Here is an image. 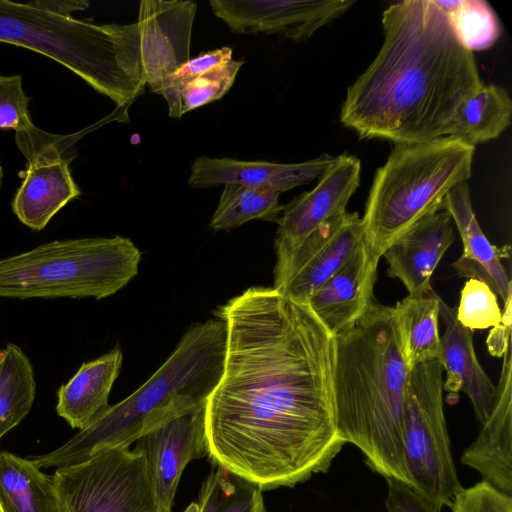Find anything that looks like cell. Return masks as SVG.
I'll return each mask as SVG.
<instances>
[{
	"label": "cell",
	"mask_w": 512,
	"mask_h": 512,
	"mask_svg": "<svg viewBox=\"0 0 512 512\" xmlns=\"http://www.w3.org/2000/svg\"><path fill=\"white\" fill-rule=\"evenodd\" d=\"M223 372L205 403L208 457L262 491L326 472L345 442L333 404L335 337L308 303L252 287L215 311Z\"/></svg>",
	"instance_id": "6da1fadb"
},
{
	"label": "cell",
	"mask_w": 512,
	"mask_h": 512,
	"mask_svg": "<svg viewBox=\"0 0 512 512\" xmlns=\"http://www.w3.org/2000/svg\"><path fill=\"white\" fill-rule=\"evenodd\" d=\"M383 43L346 92L340 121L360 139L414 144L448 135L484 83L473 53L433 0H405L382 16Z\"/></svg>",
	"instance_id": "7a4b0ae2"
},
{
	"label": "cell",
	"mask_w": 512,
	"mask_h": 512,
	"mask_svg": "<svg viewBox=\"0 0 512 512\" xmlns=\"http://www.w3.org/2000/svg\"><path fill=\"white\" fill-rule=\"evenodd\" d=\"M334 337L333 404L339 436L362 452L373 471L411 485L403 449L409 368L393 307L376 302Z\"/></svg>",
	"instance_id": "3957f363"
},
{
	"label": "cell",
	"mask_w": 512,
	"mask_h": 512,
	"mask_svg": "<svg viewBox=\"0 0 512 512\" xmlns=\"http://www.w3.org/2000/svg\"><path fill=\"white\" fill-rule=\"evenodd\" d=\"M226 326L193 324L167 360L135 392L109 406L64 445L34 460L40 468L80 463L113 447H129L165 421L206 402L223 372Z\"/></svg>",
	"instance_id": "277c9868"
},
{
	"label": "cell",
	"mask_w": 512,
	"mask_h": 512,
	"mask_svg": "<svg viewBox=\"0 0 512 512\" xmlns=\"http://www.w3.org/2000/svg\"><path fill=\"white\" fill-rule=\"evenodd\" d=\"M0 42L53 59L125 110L145 92L137 22L96 25L38 1L0 0Z\"/></svg>",
	"instance_id": "5b68a950"
},
{
	"label": "cell",
	"mask_w": 512,
	"mask_h": 512,
	"mask_svg": "<svg viewBox=\"0 0 512 512\" xmlns=\"http://www.w3.org/2000/svg\"><path fill=\"white\" fill-rule=\"evenodd\" d=\"M475 147L444 136L395 144L373 179L362 220L372 259L423 217L442 209L448 192L471 177Z\"/></svg>",
	"instance_id": "8992f818"
},
{
	"label": "cell",
	"mask_w": 512,
	"mask_h": 512,
	"mask_svg": "<svg viewBox=\"0 0 512 512\" xmlns=\"http://www.w3.org/2000/svg\"><path fill=\"white\" fill-rule=\"evenodd\" d=\"M141 252L126 237L53 241L0 259V297L106 298L138 273Z\"/></svg>",
	"instance_id": "52a82bcc"
},
{
	"label": "cell",
	"mask_w": 512,
	"mask_h": 512,
	"mask_svg": "<svg viewBox=\"0 0 512 512\" xmlns=\"http://www.w3.org/2000/svg\"><path fill=\"white\" fill-rule=\"evenodd\" d=\"M437 359L409 370L403 406V449L411 485L439 508L462 487L452 459Z\"/></svg>",
	"instance_id": "ba28073f"
},
{
	"label": "cell",
	"mask_w": 512,
	"mask_h": 512,
	"mask_svg": "<svg viewBox=\"0 0 512 512\" xmlns=\"http://www.w3.org/2000/svg\"><path fill=\"white\" fill-rule=\"evenodd\" d=\"M62 512H165L143 453L118 446L52 475Z\"/></svg>",
	"instance_id": "9c48e42d"
},
{
	"label": "cell",
	"mask_w": 512,
	"mask_h": 512,
	"mask_svg": "<svg viewBox=\"0 0 512 512\" xmlns=\"http://www.w3.org/2000/svg\"><path fill=\"white\" fill-rule=\"evenodd\" d=\"M362 240V220L357 212L345 211L330 218L290 255L276 261L273 288L296 302L307 303Z\"/></svg>",
	"instance_id": "30bf717a"
},
{
	"label": "cell",
	"mask_w": 512,
	"mask_h": 512,
	"mask_svg": "<svg viewBox=\"0 0 512 512\" xmlns=\"http://www.w3.org/2000/svg\"><path fill=\"white\" fill-rule=\"evenodd\" d=\"M352 0H210L214 15L237 34L280 35L296 42L346 13Z\"/></svg>",
	"instance_id": "8fae6325"
},
{
	"label": "cell",
	"mask_w": 512,
	"mask_h": 512,
	"mask_svg": "<svg viewBox=\"0 0 512 512\" xmlns=\"http://www.w3.org/2000/svg\"><path fill=\"white\" fill-rule=\"evenodd\" d=\"M360 160L347 154L335 157L317 185L284 206L274 242L276 261L290 255L320 225L346 211L360 184Z\"/></svg>",
	"instance_id": "7c38bea8"
},
{
	"label": "cell",
	"mask_w": 512,
	"mask_h": 512,
	"mask_svg": "<svg viewBox=\"0 0 512 512\" xmlns=\"http://www.w3.org/2000/svg\"><path fill=\"white\" fill-rule=\"evenodd\" d=\"M197 5L187 0H142L138 28L146 85L159 93L163 82L190 60Z\"/></svg>",
	"instance_id": "4fadbf2b"
},
{
	"label": "cell",
	"mask_w": 512,
	"mask_h": 512,
	"mask_svg": "<svg viewBox=\"0 0 512 512\" xmlns=\"http://www.w3.org/2000/svg\"><path fill=\"white\" fill-rule=\"evenodd\" d=\"M205 403L165 421L135 441L134 448L141 451L146 459L165 512H171L174 495L186 465L192 460L208 456Z\"/></svg>",
	"instance_id": "5bb4252c"
},
{
	"label": "cell",
	"mask_w": 512,
	"mask_h": 512,
	"mask_svg": "<svg viewBox=\"0 0 512 512\" xmlns=\"http://www.w3.org/2000/svg\"><path fill=\"white\" fill-rule=\"evenodd\" d=\"M75 135H66L56 144L27 160L23 181L13 201L17 218L33 230H42L68 202L80 195L69 163L75 156Z\"/></svg>",
	"instance_id": "9a60e30c"
},
{
	"label": "cell",
	"mask_w": 512,
	"mask_h": 512,
	"mask_svg": "<svg viewBox=\"0 0 512 512\" xmlns=\"http://www.w3.org/2000/svg\"><path fill=\"white\" fill-rule=\"evenodd\" d=\"M378 263L362 240L345 264L309 298L311 310L332 335L351 328L377 302L373 289Z\"/></svg>",
	"instance_id": "2e32d148"
},
{
	"label": "cell",
	"mask_w": 512,
	"mask_h": 512,
	"mask_svg": "<svg viewBox=\"0 0 512 512\" xmlns=\"http://www.w3.org/2000/svg\"><path fill=\"white\" fill-rule=\"evenodd\" d=\"M334 159L323 154L305 162L283 164L202 155L191 165L188 184L193 188H209L236 183L281 194L319 179Z\"/></svg>",
	"instance_id": "e0dca14e"
},
{
	"label": "cell",
	"mask_w": 512,
	"mask_h": 512,
	"mask_svg": "<svg viewBox=\"0 0 512 512\" xmlns=\"http://www.w3.org/2000/svg\"><path fill=\"white\" fill-rule=\"evenodd\" d=\"M492 411L477 438L466 448L461 463L477 471L482 480L512 497V356L503 354Z\"/></svg>",
	"instance_id": "ac0fdd59"
},
{
	"label": "cell",
	"mask_w": 512,
	"mask_h": 512,
	"mask_svg": "<svg viewBox=\"0 0 512 512\" xmlns=\"http://www.w3.org/2000/svg\"><path fill=\"white\" fill-rule=\"evenodd\" d=\"M440 317L444 333L440 337L438 361L446 372L443 391L448 393L447 401L457 402L460 392L469 398L477 421L482 425L489 417L497 393L496 385L490 380L477 360L472 330L462 326L456 311L441 298Z\"/></svg>",
	"instance_id": "d6986e66"
},
{
	"label": "cell",
	"mask_w": 512,
	"mask_h": 512,
	"mask_svg": "<svg viewBox=\"0 0 512 512\" xmlns=\"http://www.w3.org/2000/svg\"><path fill=\"white\" fill-rule=\"evenodd\" d=\"M454 239L446 210L423 217L383 253L389 277L399 279L410 295L433 291V272Z\"/></svg>",
	"instance_id": "ffe728a7"
},
{
	"label": "cell",
	"mask_w": 512,
	"mask_h": 512,
	"mask_svg": "<svg viewBox=\"0 0 512 512\" xmlns=\"http://www.w3.org/2000/svg\"><path fill=\"white\" fill-rule=\"evenodd\" d=\"M442 209L455 222L463 244V253L453 267L462 277L484 281L504 304L512 298V285L501 260L509 258L510 246L497 247L485 236L472 208L467 182L448 192Z\"/></svg>",
	"instance_id": "44dd1931"
},
{
	"label": "cell",
	"mask_w": 512,
	"mask_h": 512,
	"mask_svg": "<svg viewBox=\"0 0 512 512\" xmlns=\"http://www.w3.org/2000/svg\"><path fill=\"white\" fill-rule=\"evenodd\" d=\"M123 354L114 348L101 357L83 363L58 392L56 411L72 428L89 426L108 407L111 388L119 375Z\"/></svg>",
	"instance_id": "7402d4cb"
},
{
	"label": "cell",
	"mask_w": 512,
	"mask_h": 512,
	"mask_svg": "<svg viewBox=\"0 0 512 512\" xmlns=\"http://www.w3.org/2000/svg\"><path fill=\"white\" fill-rule=\"evenodd\" d=\"M0 506L3 512H62L52 475L8 451H0Z\"/></svg>",
	"instance_id": "603a6c76"
},
{
	"label": "cell",
	"mask_w": 512,
	"mask_h": 512,
	"mask_svg": "<svg viewBox=\"0 0 512 512\" xmlns=\"http://www.w3.org/2000/svg\"><path fill=\"white\" fill-rule=\"evenodd\" d=\"M439 301L440 297L433 290L426 294H408L393 307L403 358L409 370L439 357Z\"/></svg>",
	"instance_id": "cb8c5ba5"
},
{
	"label": "cell",
	"mask_w": 512,
	"mask_h": 512,
	"mask_svg": "<svg viewBox=\"0 0 512 512\" xmlns=\"http://www.w3.org/2000/svg\"><path fill=\"white\" fill-rule=\"evenodd\" d=\"M512 101L508 92L483 84L461 105L448 135L475 147L497 138L511 123Z\"/></svg>",
	"instance_id": "d4e9b609"
},
{
	"label": "cell",
	"mask_w": 512,
	"mask_h": 512,
	"mask_svg": "<svg viewBox=\"0 0 512 512\" xmlns=\"http://www.w3.org/2000/svg\"><path fill=\"white\" fill-rule=\"evenodd\" d=\"M0 363V439L32 408L36 382L32 364L19 346L7 344Z\"/></svg>",
	"instance_id": "484cf974"
},
{
	"label": "cell",
	"mask_w": 512,
	"mask_h": 512,
	"mask_svg": "<svg viewBox=\"0 0 512 512\" xmlns=\"http://www.w3.org/2000/svg\"><path fill=\"white\" fill-rule=\"evenodd\" d=\"M279 196V192L269 189L225 184L210 227L227 231L253 219L278 222L284 208Z\"/></svg>",
	"instance_id": "4316f807"
},
{
	"label": "cell",
	"mask_w": 512,
	"mask_h": 512,
	"mask_svg": "<svg viewBox=\"0 0 512 512\" xmlns=\"http://www.w3.org/2000/svg\"><path fill=\"white\" fill-rule=\"evenodd\" d=\"M197 504L199 512H267L258 485L216 464L201 486Z\"/></svg>",
	"instance_id": "83f0119b"
},
{
	"label": "cell",
	"mask_w": 512,
	"mask_h": 512,
	"mask_svg": "<svg viewBox=\"0 0 512 512\" xmlns=\"http://www.w3.org/2000/svg\"><path fill=\"white\" fill-rule=\"evenodd\" d=\"M445 14L459 43L468 51L489 49L500 35V23L483 0H433Z\"/></svg>",
	"instance_id": "f1b7e54d"
},
{
	"label": "cell",
	"mask_w": 512,
	"mask_h": 512,
	"mask_svg": "<svg viewBox=\"0 0 512 512\" xmlns=\"http://www.w3.org/2000/svg\"><path fill=\"white\" fill-rule=\"evenodd\" d=\"M243 60L222 62L184 86L165 90L160 95L166 100L169 116L181 118L185 113L221 99L233 85Z\"/></svg>",
	"instance_id": "f546056e"
},
{
	"label": "cell",
	"mask_w": 512,
	"mask_h": 512,
	"mask_svg": "<svg viewBox=\"0 0 512 512\" xmlns=\"http://www.w3.org/2000/svg\"><path fill=\"white\" fill-rule=\"evenodd\" d=\"M456 318L472 331L497 326L502 319L497 295L484 281L470 278L460 292Z\"/></svg>",
	"instance_id": "4dcf8cb0"
},
{
	"label": "cell",
	"mask_w": 512,
	"mask_h": 512,
	"mask_svg": "<svg viewBox=\"0 0 512 512\" xmlns=\"http://www.w3.org/2000/svg\"><path fill=\"white\" fill-rule=\"evenodd\" d=\"M29 102L20 75H0V129L14 130L15 141L28 138L39 129L29 114Z\"/></svg>",
	"instance_id": "1f68e13d"
},
{
	"label": "cell",
	"mask_w": 512,
	"mask_h": 512,
	"mask_svg": "<svg viewBox=\"0 0 512 512\" xmlns=\"http://www.w3.org/2000/svg\"><path fill=\"white\" fill-rule=\"evenodd\" d=\"M449 507L452 512H512V497L482 480L461 487Z\"/></svg>",
	"instance_id": "d6a6232c"
},
{
	"label": "cell",
	"mask_w": 512,
	"mask_h": 512,
	"mask_svg": "<svg viewBox=\"0 0 512 512\" xmlns=\"http://www.w3.org/2000/svg\"><path fill=\"white\" fill-rule=\"evenodd\" d=\"M231 59L232 49L228 46L202 53L199 56L190 59L170 77H168L163 82L158 94L160 95L165 90L178 89L210 68Z\"/></svg>",
	"instance_id": "836d02e7"
},
{
	"label": "cell",
	"mask_w": 512,
	"mask_h": 512,
	"mask_svg": "<svg viewBox=\"0 0 512 512\" xmlns=\"http://www.w3.org/2000/svg\"><path fill=\"white\" fill-rule=\"evenodd\" d=\"M385 506L388 512H440L441 508L408 483L388 478Z\"/></svg>",
	"instance_id": "e575fe53"
},
{
	"label": "cell",
	"mask_w": 512,
	"mask_h": 512,
	"mask_svg": "<svg viewBox=\"0 0 512 512\" xmlns=\"http://www.w3.org/2000/svg\"><path fill=\"white\" fill-rule=\"evenodd\" d=\"M512 298L504 303L501 322L493 327L487 337V347L491 355L501 357L511 346Z\"/></svg>",
	"instance_id": "d590c367"
},
{
	"label": "cell",
	"mask_w": 512,
	"mask_h": 512,
	"mask_svg": "<svg viewBox=\"0 0 512 512\" xmlns=\"http://www.w3.org/2000/svg\"><path fill=\"white\" fill-rule=\"evenodd\" d=\"M38 3L49 11L68 17L89 6V2L82 0H38Z\"/></svg>",
	"instance_id": "8d00e7d4"
},
{
	"label": "cell",
	"mask_w": 512,
	"mask_h": 512,
	"mask_svg": "<svg viewBox=\"0 0 512 512\" xmlns=\"http://www.w3.org/2000/svg\"><path fill=\"white\" fill-rule=\"evenodd\" d=\"M184 512H199L198 504L195 502L191 503Z\"/></svg>",
	"instance_id": "74e56055"
},
{
	"label": "cell",
	"mask_w": 512,
	"mask_h": 512,
	"mask_svg": "<svg viewBox=\"0 0 512 512\" xmlns=\"http://www.w3.org/2000/svg\"><path fill=\"white\" fill-rule=\"evenodd\" d=\"M4 356H5V350H0V363L2 362V360L4 359Z\"/></svg>",
	"instance_id": "f35d334b"
},
{
	"label": "cell",
	"mask_w": 512,
	"mask_h": 512,
	"mask_svg": "<svg viewBox=\"0 0 512 512\" xmlns=\"http://www.w3.org/2000/svg\"><path fill=\"white\" fill-rule=\"evenodd\" d=\"M2 177H3V170H2L1 163H0V187H1V183H2Z\"/></svg>",
	"instance_id": "ab89813d"
},
{
	"label": "cell",
	"mask_w": 512,
	"mask_h": 512,
	"mask_svg": "<svg viewBox=\"0 0 512 512\" xmlns=\"http://www.w3.org/2000/svg\"><path fill=\"white\" fill-rule=\"evenodd\" d=\"M0 512H3V510H2V508H1V506H0Z\"/></svg>",
	"instance_id": "60d3db41"
}]
</instances>
